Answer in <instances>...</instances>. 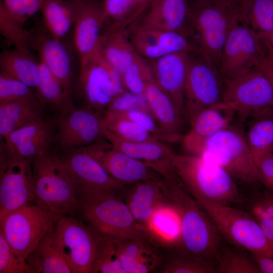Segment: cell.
<instances>
[{
  "label": "cell",
  "mask_w": 273,
  "mask_h": 273,
  "mask_svg": "<svg viewBox=\"0 0 273 273\" xmlns=\"http://www.w3.org/2000/svg\"><path fill=\"white\" fill-rule=\"evenodd\" d=\"M222 80L223 102L241 120L265 108H273V86L259 68Z\"/></svg>",
  "instance_id": "cell-12"
},
{
  "label": "cell",
  "mask_w": 273,
  "mask_h": 273,
  "mask_svg": "<svg viewBox=\"0 0 273 273\" xmlns=\"http://www.w3.org/2000/svg\"><path fill=\"white\" fill-rule=\"evenodd\" d=\"M114 114L131 121L143 126L164 142L173 143L178 141L167 135L160 128L151 113L143 109L134 108L125 110H108Z\"/></svg>",
  "instance_id": "cell-44"
},
{
  "label": "cell",
  "mask_w": 273,
  "mask_h": 273,
  "mask_svg": "<svg viewBox=\"0 0 273 273\" xmlns=\"http://www.w3.org/2000/svg\"><path fill=\"white\" fill-rule=\"evenodd\" d=\"M198 156L222 167L234 180L245 184L260 182L244 132L238 127L230 125L210 138Z\"/></svg>",
  "instance_id": "cell-6"
},
{
  "label": "cell",
  "mask_w": 273,
  "mask_h": 273,
  "mask_svg": "<svg viewBox=\"0 0 273 273\" xmlns=\"http://www.w3.org/2000/svg\"><path fill=\"white\" fill-rule=\"evenodd\" d=\"M43 24L49 34L63 40L74 27L77 4L71 0H45L40 10Z\"/></svg>",
  "instance_id": "cell-33"
},
{
  "label": "cell",
  "mask_w": 273,
  "mask_h": 273,
  "mask_svg": "<svg viewBox=\"0 0 273 273\" xmlns=\"http://www.w3.org/2000/svg\"><path fill=\"white\" fill-rule=\"evenodd\" d=\"M8 11L24 25L29 17L23 0H2Z\"/></svg>",
  "instance_id": "cell-48"
},
{
  "label": "cell",
  "mask_w": 273,
  "mask_h": 273,
  "mask_svg": "<svg viewBox=\"0 0 273 273\" xmlns=\"http://www.w3.org/2000/svg\"><path fill=\"white\" fill-rule=\"evenodd\" d=\"M105 138L115 148L136 160L145 162L165 178L173 175L170 158L172 150L163 142H131L124 140L105 128Z\"/></svg>",
  "instance_id": "cell-26"
},
{
  "label": "cell",
  "mask_w": 273,
  "mask_h": 273,
  "mask_svg": "<svg viewBox=\"0 0 273 273\" xmlns=\"http://www.w3.org/2000/svg\"><path fill=\"white\" fill-rule=\"evenodd\" d=\"M0 69L1 74L18 79L33 89L39 80V60L15 49L1 52Z\"/></svg>",
  "instance_id": "cell-34"
},
{
  "label": "cell",
  "mask_w": 273,
  "mask_h": 273,
  "mask_svg": "<svg viewBox=\"0 0 273 273\" xmlns=\"http://www.w3.org/2000/svg\"><path fill=\"white\" fill-rule=\"evenodd\" d=\"M55 128L54 143L61 152L85 148L105 139L102 118L81 107L61 113Z\"/></svg>",
  "instance_id": "cell-15"
},
{
  "label": "cell",
  "mask_w": 273,
  "mask_h": 273,
  "mask_svg": "<svg viewBox=\"0 0 273 273\" xmlns=\"http://www.w3.org/2000/svg\"><path fill=\"white\" fill-rule=\"evenodd\" d=\"M41 105L35 98H26L0 104V139L41 116Z\"/></svg>",
  "instance_id": "cell-32"
},
{
  "label": "cell",
  "mask_w": 273,
  "mask_h": 273,
  "mask_svg": "<svg viewBox=\"0 0 273 273\" xmlns=\"http://www.w3.org/2000/svg\"><path fill=\"white\" fill-rule=\"evenodd\" d=\"M259 68L265 74L273 86V56L267 54Z\"/></svg>",
  "instance_id": "cell-50"
},
{
  "label": "cell",
  "mask_w": 273,
  "mask_h": 273,
  "mask_svg": "<svg viewBox=\"0 0 273 273\" xmlns=\"http://www.w3.org/2000/svg\"><path fill=\"white\" fill-rule=\"evenodd\" d=\"M239 19L237 9L229 0L189 1L187 37L219 67L229 31Z\"/></svg>",
  "instance_id": "cell-3"
},
{
  "label": "cell",
  "mask_w": 273,
  "mask_h": 273,
  "mask_svg": "<svg viewBox=\"0 0 273 273\" xmlns=\"http://www.w3.org/2000/svg\"><path fill=\"white\" fill-rule=\"evenodd\" d=\"M223 80L217 66L198 52L188 53L185 107L189 122L222 100Z\"/></svg>",
  "instance_id": "cell-11"
},
{
  "label": "cell",
  "mask_w": 273,
  "mask_h": 273,
  "mask_svg": "<svg viewBox=\"0 0 273 273\" xmlns=\"http://www.w3.org/2000/svg\"><path fill=\"white\" fill-rule=\"evenodd\" d=\"M39 68V80L34 91L41 106L53 108L61 113L74 108L73 103L67 98L59 81L40 59Z\"/></svg>",
  "instance_id": "cell-35"
},
{
  "label": "cell",
  "mask_w": 273,
  "mask_h": 273,
  "mask_svg": "<svg viewBox=\"0 0 273 273\" xmlns=\"http://www.w3.org/2000/svg\"><path fill=\"white\" fill-rule=\"evenodd\" d=\"M256 164L260 174V182L273 193V153L261 158Z\"/></svg>",
  "instance_id": "cell-47"
},
{
  "label": "cell",
  "mask_w": 273,
  "mask_h": 273,
  "mask_svg": "<svg viewBox=\"0 0 273 273\" xmlns=\"http://www.w3.org/2000/svg\"><path fill=\"white\" fill-rule=\"evenodd\" d=\"M71 1H82V0H71Z\"/></svg>",
  "instance_id": "cell-55"
},
{
  "label": "cell",
  "mask_w": 273,
  "mask_h": 273,
  "mask_svg": "<svg viewBox=\"0 0 273 273\" xmlns=\"http://www.w3.org/2000/svg\"><path fill=\"white\" fill-rule=\"evenodd\" d=\"M35 199L31 162L1 153L0 221Z\"/></svg>",
  "instance_id": "cell-14"
},
{
  "label": "cell",
  "mask_w": 273,
  "mask_h": 273,
  "mask_svg": "<svg viewBox=\"0 0 273 273\" xmlns=\"http://www.w3.org/2000/svg\"><path fill=\"white\" fill-rule=\"evenodd\" d=\"M122 191L78 193L77 216L100 233L116 238L149 234L135 222Z\"/></svg>",
  "instance_id": "cell-5"
},
{
  "label": "cell",
  "mask_w": 273,
  "mask_h": 273,
  "mask_svg": "<svg viewBox=\"0 0 273 273\" xmlns=\"http://www.w3.org/2000/svg\"><path fill=\"white\" fill-rule=\"evenodd\" d=\"M163 273H215L212 261L178 253L163 262L159 269Z\"/></svg>",
  "instance_id": "cell-42"
},
{
  "label": "cell",
  "mask_w": 273,
  "mask_h": 273,
  "mask_svg": "<svg viewBox=\"0 0 273 273\" xmlns=\"http://www.w3.org/2000/svg\"><path fill=\"white\" fill-rule=\"evenodd\" d=\"M144 96L150 112L161 130L178 141H181L185 116L172 100L154 81L148 85Z\"/></svg>",
  "instance_id": "cell-28"
},
{
  "label": "cell",
  "mask_w": 273,
  "mask_h": 273,
  "mask_svg": "<svg viewBox=\"0 0 273 273\" xmlns=\"http://www.w3.org/2000/svg\"><path fill=\"white\" fill-rule=\"evenodd\" d=\"M58 215L36 203H29L10 212L1 220L0 231L12 249L26 260L52 229Z\"/></svg>",
  "instance_id": "cell-10"
},
{
  "label": "cell",
  "mask_w": 273,
  "mask_h": 273,
  "mask_svg": "<svg viewBox=\"0 0 273 273\" xmlns=\"http://www.w3.org/2000/svg\"><path fill=\"white\" fill-rule=\"evenodd\" d=\"M0 273H34L26 260L12 249L1 231Z\"/></svg>",
  "instance_id": "cell-45"
},
{
  "label": "cell",
  "mask_w": 273,
  "mask_h": 273,
  "mask_svg": "<svg viewBox=\"0 0 273 273\" xmlns=\"http://www.w3.org/2000/svg\"><path fill=\"white\" fill-rule=\"evenodd\" d=\"M170 163L175 178L196 200L229 205L242 202L234 179L222 167L189 154L173 153Z\"/></svg>",
  "instance_id": "cell-2"
},
{
  "label": "cell",
  "mask_w": 273,
  "mask_h": 273,
  "mask_svg": "<svg viewBox=\"0 0 273 273\" xmlns=\"http://www.w3.org/2000/svg\"><path fill=\"white\" fill-rule=\"evenodd\" d=\"M235 114L223 102L199 112L190 122L191 128L181 140L187 154L198 156L208 139L231 125Z\"/></svg>",
  "instance_id": "cell-21"
},
{
  "label": "cell",
  "mask_w": 273,
  "mask_h": 273,
  "mask_svg": "<svg viewBox=\"0 0 273 273\" xmlns=\"http://www.w3.org/2000/svg\"><path fill=\"white\" fill-rule=\"evenodd\" d=\"M246 120L244 135L256 164L264 156L273 153V108L259 111Z\"/></svg>",
  "instance_id": "cell-30"
},
{
  "label": "cell",
  "mask_w": 273,
  "mask_h": 273,
  "mask_svg": "<svg viewBox=\"0 0 273 273\" xmlns=\"http://www.w3.org/2000/svg\"><path fill=\"white\" fill-rule=\"evenodd\" d=\"M34 203L58 215L76 217L78 193L69 172L51 150L31 161Z\"/></svg>",
  "instance_id": "cell-4"
},
{
  "label": "cell",
  "mask_w": 273,
  "mask_h": 273,
  "mask_svg": "<svg viewBox=\"0 0 273 273\" xmlns=\"http://www.w3.org/2000/svg\"><path fill=\"white\" fill-rule=\"evenodd\" d=\"M33 47L39 59L58 79L67 98L72 103V61L63 40L55 38L49 34H38L33 35Z\"/></svg>",
  "instance_id": "cell-27"
},
{
  "label": "cell",
  "mask_w": 273,
  "mask_h": 273,
  "mask_svg": "<svg viewBox=\"0 0 273 273\" xmlns=\"http://www.w3.org/2000/svg\"><path fill=\"white\" fill-rule=\"evenodd\" d=\"M165 203L180 222L178 253L212 261L221 249L222 236L207 212L175 178L166 179Z\"/></svg>",
  "instance_id": "cell-1"
},
{
  "label": "cell",
  "mask_w": 273,
  "mask_h": 273,
  "mask_svg": "<svg viewBox=\"0 0 273 273\" xmlns=\"http://www.w3.org/2000/svg\"><path fill=\"white\" fill-rule=\"evenodd\" d=\"M26 260L34 273H73L55 240L54 226Z\"/></svg>",
  "instance_id": "cell-31"
},
{
  "label": "cell",
  "mask_w": 273,
  "mask_h": 273,
  "mask_svg": "<svg viewBox=\"0 0 273 273\" xmlns=\"http://www.w3.org/2000/svg\"><path fill=\"white\" fill-rule=\"evenodd\" d=\"M152 1V0H151Z\"/></svg>",
  "instance_id": "cell-56"
},
{
  "label": "cell",
  "mask_w": 273,
  "mask_h": 273,
  "mask_svg": "<svg viewBox=\"0 0 273 273\" xmlns=\"http://www.w3.org/2000/svg\"><path fill=\"white\" fill-rule=\"evenodd\" d=\"M180 231L179 217L171 207L164 205L155 213L151 223L150 234L164 241L178 240Z\"/></svg>",
  "instance_id": "cell-41"
},
{
  "label": "cell",
  "mask_w": 273,
  "mask_h": 273,
  "mask_svg": "<svg viewBox=\"0 0 273 273\" xmlns=\"http://www.w3.org/2000/svg\"><path fill=\"white\" fill-rule=\"evenodd\" d=\"M0 32L18 51L32 55L33 34L24 27L7 10L3 2H0Z\"/></svg>",
  "instance_id": "cell-37"
},
{
  "label": "cell",
  "mask_w": 273,
  "mask_h": 273,
  "mask_svg": "<svg viewBox=\"0 0 273 273\" xmlns=\"http://www.w3.org/2000/svg\"><path fill=\"white\" fill-rule=\"evenodd\" d=\"M267 52L260 36L240 20L232 25L224 45L219 70L222 78L259 68Z\"/></svg>",
  "instance_id": "cell-13"
},
{
  "label": "cell",
  "mask_w": 273,
  "mask_h": 273,
  "mask_svg": "<svg viewBox=\"0 0 273 273\" xmlns=\"http://www.w3.org/2000/svg\"><path fill=\"white\" fill-rule=\"evenodd\" d=\"M81 149L97 160L112 178L124 185L164 177L147 163L115 148L106 138Z\"/></svg>",
  "instance_id": "cell-16"
},
{
  "label": "cell",
  "mask_w": 273,
  "mask_h": 273,
  "mask_svg": "<svg viewBox=\"0 0 273 273\" xmlns=\"http://www.w3.org/2000/svg\"><path fill=\"white\" fill-rule=\"evenodd\" d=\"M189 0H152L133 25L180 33L187 37Z\"/></svg>",
  "instance_id": "cell-25"
},
{
  "label": "cell",
  "mask_w": 273,
  "mask_h": 273,
  "mask_svg": "<svg viewBox=\"0 0 273 273\" xmlns=\"http://www.w3.org/2000/svg\"><path fill=\"white\" fill-rule=\"evenodd\" d=\"M207 212L223 238L251 254L273 256V250L253 215L231 205L196 200Z\"/></svg>",
  "instance_id": "cell-9"
},
{
  "label": "cell",
  "mask_w": 273,
  "mask_h": 273,
  "mask_svg": "<svg viewBox=\"0 0 273 273\" xmlns=\"http://www.w3.org/2000/svg\"><path fill=\"white\" fill-rule=\"evenodd\" d=\"M103 235L92 273H125L116 249L113 237Z\"/></svg>",
  "instance_id": "cell-43"
},
{
  "label": "cell",
  "mask_w": 273,
  "mask_h": 273,
  "mask_svg": "<svg viewBox=\"0 0 273 273\" xmlns=\"http://www.w3.org/2000/svg\"><path fill=\"white\" fill-rule=\"evenodd\" d=\"M149 234L125 239L113 237L116 249L125 273H148L160 269L163 256Z\"/></svg>",
  "instance_id": "cell-23"
},
{
  "label": "cell",
  "mask_w": 273,
  "mask_h": 273,
  "mask_svg": "<svg viewBox=\"0 0 273 273\" xmlns=\"http://www.w3.org/2000/svg\"><path fill=\"white\" fill-rule=\"evenodd\" d=\"M215 272L218 273H260L252 257L235 249L221 248L216 258Z\"/></svg>",
  "instance_id": "cell-40"
},
{
  "label": "cell",
  "mask_w": 273,
  "mask_h": 273,
  "mask_svg": "<svg viewBox=\"0 0 273 273\" xmlns=\"http://www.w3.org/2000/svg\"><path fill=\"white\" fill-rule=\"evenodd\" d=\"M128 30L136 52L147 60L176 53H200L187 36L178 32L135 25L131 26Z\"/></svg>",
  "instance_id": "cell-19"
},
{
  "label": "cell",
  "mask_w": 273,
  "mask_h": 273,
  "mask_svg": "<svg viewBox=\"0 0 273 273\" xmlns=\"http://www.w3.org/2000/svg\"><path fill=\"white\" fill-rule=\"evenodd\" d=\"M42 117L14 130L1 140V153L12 158L32 161L50 150L55 129Z\"/></svg>",
  "instance_id": "cell-18"
},
{
  "label": "cell",
  "mask_w": 273,
  "mask_h": 273,
  "mask_svg": "<svg viewBox=\"0 0 273 273\" xmlns=\"http://www.w3.org/2000/svg\"><path fill=\"white\" fill-rule=\"evenodd\" d=\"M121 80L125 91L144 95L148 85L154 81L148 61L138 55L121 76Z\"/></svg>",
  "instance_id": "cell-39"
},
{
  "label": "cell",
  "mask_w": 273,
  "mask_h": 273,
  "mask_svg": "<svg viewBox=\"0 0 273 273\" xmlns=\"http://www.w3.org/2000/svg\"><path fill=\"white\" fill-rule=\"evenodd\" d=\"M35 97L34 89L18 79L0 74V104Z\"/></svg>",
  "instance_id": "cell-46"
},
{
  "label": "cell",
  "mask_w": 273,
  "mask_h": 273,
  "mask_svg": "<svg viewBox=\"0 0 273 273\" xmlns=\"http://www.w3.org/2000/svg\"><path fill=\"white\" fill-rule=\"evenodd\" d=\"M76 90L81 107L102 118L114 99L125 91L121 76L98 49L79 67Z\"/></svg>",
  "instance_id": "cell-7"
},
{
  "label": "cell",
  "mask_w": 273,
  "mask_h": 273,
  "mask_svg": "<svg viewBox=\"0 0 273 273\" xmlns=\"http://www.w3.org/2000/svg\"><path fill=\"white\" fill-rule=\"evenodd\" d=\"M77 12L73 41L80 67L97 50L105 24L103 2L76 1Z\"/></svg>",
  "instance_id": "cell-20"
},
{
  "label": "cell",
  "mask_w": 273,
  "mask_h": 273,
  "mask_svg": "<svg viewBox=\"0 0 273 273\" xmlns=\"http://www.w3.org/2000/svg\"><path fill=\"white\" fill-rule=\"evenodd\" d=\"M267 211L273 217V194H267L259 200Z\"/></svg>",
  "instance_id": "cell-51"
},
{
  "label": "cell",
  "mask_w": 273,
  "mask_h": 273,
  "mask_svg": "<svg viewBox=\"0 0 273 273\" xmlns=\"http://www.w3.org/2000/svg\"><path fill=\"white\" fill-rule=\"evenodd\" d=\"M238 10L239 17L246 10L252 0H229Z\"/></svg>",
  "instance_id": "cell-52"
},
{
  "label": "cell",
  "mask_w": 273,
  "mask_h": 273,
  "mask_svg": "<svg viewBox=\"0 0 273 273\" xmlns=\"http://www.w3.org/2000/svg\"><path fill=\"white\" fill-rule=\"evenodd\" d=\"M148 61L156 84L169 96L179 110L187 117L185 91L188 53H176Z\"/></svg>",
  "instance_id": "cell-22"
},
{
  "label": "cell",
  "mask_w": 273,
  "mask_h": 273,
  "mask_svg": "<svg viewBox=\"0 0 273 273\" xmlns=\"http://www.w3.org/2000/svg\"><path fill=\"white\" fill-rule=\"evenodd\" d=\"M98 50L121 76L138 54L127 29L104 26Z\"/></svg>",
  "instance_id": "cell-29"
},
{
  "label": "cell",
  "mask_w": 273,
  "mask_h": 273,
  "mask_svg": "<svg viewBox=\"0 0 273 273\" xmlns=\"http://www.w3.org/2000/svg\"><path fill=\"white\" fill-rule=\"evenodd\" d=\"M267 54L273 56V30L264 42Z\"/></svg>",
  "instance_id": "cell-53"
},
{
  "label": "cell",
  "mask_w": 273,
  "mask_h": 273,
  "mask_svg": "<svg viewBox=\"0 0 273 273\" xmlns=\"http://www.w3.org/2000/svg\"><path fill=\"white\" fill-rule=\"evenodd\" d=\"M56 153L72 178L77 193L123 190L125 185L112 178L97 160L82 149Z\"/></svg>",
  "instance_id": "cell-17"
},
{
  "label": "cell",
  "mask_w": 273,
  "mask_h": 273,
  "mask_svg": "<svg viewBox=\"0 0 273 273\" xmlns=\"http://www.w3.org/2000/svg\"><path fill=\"white\" fill-rule=\"evenodd\" d=\"M189 1H215V0H189Z\"/></svg>",
  "instance_id": "cell-54"
},
{
  "label": "cell",
  "mask_w": 273,
  "mask_h": 273,
  "mask_svg": "<svg viewBox=\"0 0 273 273\" xmlns=\"http://www.w3.org/2000/svg\"><path fill=\"white\" fill-rule=\"evenodd\" d=\"M54 235L72 272L92 273L102 234L75 216L58 215Z\"/></svg>",
  "instance_id": "cell-8"
},
{
  "label": "cell",
  "mask_w": 273,
  "mask_h": 273,
  "mask_svg": "<svg viewBox=\"0 0 273 273\" xmlns=\"http://www.w3.org/2000/svg\"><path fill=\"white\" fill-rule=\"evenodd\" d=\"M260 272L273 273V256L261 254H251Z\"/></svg>",
  "instance_id": "cell-49"
},
{
  "label": "cell",
  "mask_w": 273,
  "mask_h": 273,
  "mask_svg": "<svg viewBox=\"0 0 273 273\" xmlns=\"http://www.w3.org/2000/svg\"><path fill=\"white\" fill-rule=\"evenodd\" d=\"M240 20L264 43L273 30V0H252L240 15Z\"/></svg>",
  "instance_id": "cell-36"
},
{
  "label": "cell",
  "mask_w": 273,
  "mask_h": 273,
  "mask_svg": "<svg viewBox=\"0 0 273 273\" xmlns=\"http://www.w3.org/2000/svg\"><path fill=\"white\" fill-rule=\"evenodd\" d=\"M164 177L129 185L125 189L124 202L138 225L150 235L152 218L156 211L165 205Z\"/></svg>",
  "instance_id": "cell-24"
},
{
  "label": "cell",
  "mask_w": 273,
  "mask_h": 273,
  "mask_svg": "<svg viewBox=\"0 0 273 273\" xmlns=\"http://www.w3.org/2000/svg\"><path fill=\"white\" fill-rule=\"evenodd\" d=\"M104 126L117 136L131 142H163L143 126L107 110L102 118Z\"/></svg>",
  "instance_id": "cell-38"
}]
</instances>
